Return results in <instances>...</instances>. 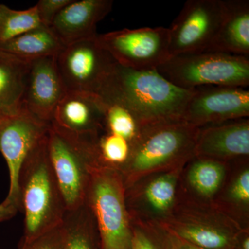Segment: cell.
Instances as JSON below:
<instances>
[{
    "label": "cell",
    "instance_id": "cell-1",
    "mask_svg": "<svg viewBox=\"0 0 249 249\" xmlns=\"http://www.w3.org/2000/svg\"><path fill=\"white\" fill-rule=\"evenodd\" d=\"M193 91L175 86L157 70H133L115 63L97 94L128 109L145 126L182 120Z\"/></svg>",
    "mask_w": 249,
    "mask_h": 249
},
{
    "label": "cell",
    "instance_id": "cell-2",
    "mask_svg": "<svg viewBox=\"0 0 249 249\" xmlns=\"http://www.w3.org/2000/svg\"><path fill=\"white\" fill-rule=\"evenodd\" d=\"M199 127L183 120L145 126L131 144L130 155L119 169L124 187L151 174L184 168L195 157Z\"/></svg>",
    "mask_w": 249,
    "mask_h": 249
},
{
    "label": "cell",
    "instance_id": "cell-3",
    "mask_svg": "<svg viewBox=\"0 0 249 249\" xmlns=\"http://www.w3.org/2000/svg\"><path fill=\"white\" fill-rule=\"evenodd\" d=\"M21 211L27 244L62 224L66 204L49 159L47 134L29 152L19 177Z\"/></svg>",
    "mask_w": 249,
    "mask_h": 249
},
{
    "label": "cell",
    "instance_id": "cell-4",
    "mask_svg": "<svg viewBox=\"0 0 249 249\" xmlns=\"http://www.w3.org/2000/svg\"><path fill=\"white\" fill-rule=\"evenodd\" d=\"M98 133L78 136L51 124L47 132L49 159L67 211L85 204L93 168L100 165L96 151Z\"/></svg>",
    "mask_w": 249,
    "mask_h": 249
},
{
    "label": "cell",
    "instance_id": "cell-5",
    "mask_svg": "<svg viewBox=\"0 0 249 249\" xmlns=\"http://www.w3.org/2000/svg\"><path fill=\"white\" fill-rule=\"evenodd\" d=\"M170 235L204 249H234L242 225L214 203L178 196L169 217L160 223Z\"/></svg>",
    "mask_w": 249,
    "mask_h": 249
},
{
    "label": "cell",
    "instance_id": "cell-6",
    "mask_svg": "<svg viewBox=\"0 0 249 249\" xmlns=\"http://www.w3.org/2000/svg\"><path fill=\"white\" fill-rule=\"evenodd\" d=\"M87 204L97 223L103 249H131L132 228L125 187L119 169L100 164L93 168Z\"/></svg>",
    "mask_w": 249,
    "mask_h": 249
},
{
    "label": "cell",
    "instance_id": "cell-7",
    "mask_svg": "<svg viewBox=\"0 0 249 249\" xmlns=\"http://www.w3.org/2000/svg\"><path fill=\"white\" fill-rule=\"evenodd\" d=\"M157 70L172 84L188 91L206 86L249 85V58L220 52L170 57Z\"/></svg>",
    "mask_w": 249,
    "mask_h": 249
},
{
    "label": "cell",
    "instance_id": "cell-8",
    "mask_svg": "<svg viewBox=\"0 0 249 249\" xmlns=\"http://www.w3.org/2000/svg\"><path fill=\"white\" fill-rule=\"evenodd\" d=\"M98 43L116 63L133 70H157L170 58L168 28L124 29L98 34Z\"/></svg>",
    "mask_w": 249,
    "mask_h": 249
},
{
    "label": "cell",
    "instance_id": "cell-9",
    "mask_svg": "<svg viewBox=\"0 0 249 249\" xmlns=\"http://www.w3.org/2000/svg\"><path fill=\"white\" fill-rule=\"evenodd\" d=\"M224 11V0H188L168 28L170 58L206 52Z\"/></svg>",
    "mask_w": 249,
    "mask_h": 249
},
{
    "label": "cell",
    "instance_id": "cell-10",
    "mask_svg": "<svg viewBox=\"0 0 249 249\" xmlns=\"http://www.w3.org/2000/svg\"><path fill=\"white\" fill-rule=\"evenodd\" d=\"M97 36L65 45L55 57L67 91L97 93L115 65L110 54L98 43Z\"/></svg>",
    "mask_w": 249,
    "mask_h": 249
},
{
    "label": "cell",
    "instance_id": "cell-11",
    "mask_svg": "<svg viewBox=\"0 0 249 249\" xmlns=\"http://www.w3.org/2000/svg\"><path fill=\"white\" fill-rule=\"evenodd\" d=\"M50 124H45L23 109L19 114L0 119V152L9 168L10 186L5 202L21 211L19 177L29 152L47 136Z\"/></svg>",
    "mask_w": 249,
    "mask_h": 249
},
{
    "label": "cell",
    "instance_id": "cell-12",
    "mask_svg": "<svg viewBox=\"0 0 249 249\" xmlns=\"http://www.w3.org/2000/svg\"><path fill=\"white\" fill-rule=\"evenodd\" d=\"M182 170L151 174L125 188L130 219L160 224L169 217L178 201Z\"/></svg>",
    "mask_w": 249,
    "mask_h": 249
},
{
    "label": "cell",
    "instance_id": "cell-13",
    "mask_svg": "<svg viewBox=\"0 0 249 249\" xmlns=\"http://www.w3.org/2000/svg\"><path fill=\"white\" fill-rule=\"evenodd\" d=\"M249 116V91L245 88L206 86L193 90L182 120L201 127Z\"/></svg>",
    "mask_w": 249,
    "mask_h": 249
},
{
    "label": "cell",
    "instance_id": "cell-14",
    "mask_svg": "<svg viewBox=\"0 0 249 249\" xmlns=\"http://www.w3.org/2000/svg\"><path fill=\"white\" fill-rule=\"evenodd\" d=\"M66 91L55 57L29 61L23 109L42 122L51 124L54 110Z\"/></svg>",
    "mask_w": 249,
    "mask_h": 249
},
{
    "label": "cell",
    "instance_id": "cell-15",
    "mask_svg": "<svg viewBox=\"0 0 249 249\" xmlns=\"http://www.w3.org/2000/svg\"><path fill=\"white\" fill-rule=\"evenodd\" d=\"M249 156L248 118L199 127L195 157L231 162Z\"/></svg>",
    "mask_w": 249,
    "mask_h": 249
},
{
    "label": "cell",
    "instance_id": "cell-16",
    "mask_svg": "<svg viewBox=\"0 0 249 249\" xmlns=\"http://www.w3.org/2000/svg\"><path fill=\"white\" fill-rule=\"evenodd\" d=\"M104 103L96 93L67 91L54 110L52 123L78 136L98 133L103 129Z\"/></svg>",
    "mask_w": 249,
    "mask_h": 249
},
{
    "label": "cell",
    "instance_id": "cell-17",
    "mask_svg": "<svg viewBox=\"0 0 249 249\" xmlns=\"http://www.w3.org/2000/svg\"><path fill=\"white\" fill-rule=\"evenodd\" d=\"M112 0H73L60 11L51 29L64 45L98 36L96 27L112 10Z\"/></svg>",
    "mask_w": 249,
    "mask_h": 249
},
{
    "label": "cell",
    "instance_id": "cell-18",
    "mask_svg": "<svg viewBox=\"0 0 249 249\" xmlns=\"http://www.w3.org/2000/svg\"><path fill=\"white\" fill-rule=\"evenodd\" d=\"M229 168L230 162L194 157L181 172L178 196L213 203L225 182Z\"/></svg>",
    "mask_w": 249,
    "mask_h": 249
},
{
    "label": "cell",
    "instance_id": "cell-19",
    "mask_svg": "<svg viewBox=\"0 0 249 249\" xmlns=\"http://www.w3.org/2000/svg\"><path fill=\"white\" fill-rule=\"evenodd\" d=\"M206 52L249 58V0H224L222 20Z\"/></svg>",
    "mask_w": 249,
    "mask_h": 249
},
{
    "label": "cell",
    "instance_id": "cell-20",
    "mask_svg": "<svg viewBox=\"0 0 249 249\" xmlns=\"http://www.w3.org/2000/svg\"><path fill=\"white\" fill-rule=\"evenodd\" d=\"M213 203L242 227L249 228V158L230 162L225 182Z\"/></svg>",
    "mask_w": 249,
    "mask_h": 249
},
{
    "label": "cell",
    "instance_id": "cell-21",
    "mask_svg": "<svg viewBox=\"0 0 249 249\" xmlns=\"http://www.w3.org/2000/svg\"><path fill=\"white\" fill-rule=\"evenodd\" d=\"M29 61L0 52V115L13 116L23 109Z\"/></svg>",
    "mask_w": 249,
    "mask_h": 249
},
{
    "label": "cell",
    "instance_id": "cell-22",
    "mask_svg": "<svg viewBox=\"0 0 249 249\" xmlns=\"http://www.w3.org/2000/svg\"><path fill=\"white\" fill-rule=\"evenodd\" d=\"M64 47L50 27L42 26L1 42L0 52L30 61L44 57H55Z\"/></svg>",
    "mask_w": 249,
    "mask_h": 249
},
{
    "label": "cell",
    "instance_id": "cell-23",
    "mask_svg": "<svg viewBox=\"0 0 249 249\" xmlns=\"http://www.w3.org/2000/svg\"><path fill=\"white\" fill-rule=\"evenodd\" d=\"M62 224L65 235L64 249H103L97 223L86 202L67 211Z\"/></svg>",
    "mask_w": 249,
    "mask_h": 249
},
{
    "label": "cell",
    "instance_id": "cell-24",
    "mask_svg": "<svg viewBox=\"0 0 249 249\" xmlns=\"http://www.w3.org/2000/svg\"><path fill=\"white\" fill-rule=\"evenodd\" d=\"M42 26L36 6L19 11L0 4V43Z\"/></svg>",
    "mask_w": 249,
    "mask_h": 249
},
{
    "label": "cell",
    "instance_id": "cell-25",
    "mask_svg": "<svg viewBox=\"0 0 249 249\" xmlns=\"http://www.w3.org/2000/svg\"><path fill=\"white\" fill-rule=\"evenodd\" d=\"M103 101L104 103L103 130L121 136L132 144L141 129L135 116L128 109L119 103L103 99Z\"/></svg>",
    "mask_w": 249,
    "mask_h": 249
},
{
    "label": "cell",
    "instance_id": "cell-26",
    "mask_svg": "<svg viewBox=\"0 0 249 249\" xmlns=\"http://www.w3.org/2000/svg\"><path fill=\"white\" fill-rule=\"evenodd\" d=\"M96 145L99 163L119 170L127 162L130 155V142L103 129L96 137Z\"/></svg>",
    "mask_w": 249,
    "mask_h": 249
},
{
    "label": "cell",
    "instance_id": "cell-27",
    "mask_svg": "<svg viewBox=\"0 0 249 249\" xmlns=\"http://www.w3.org/2000/svg\"><path fill=\"white\" fill-rule=\"evenodd\" d=\"M131 249H173L170 234L155 223L130 219Z\"/></svg>",
    "mask_w": 249,
    "mask_h": 249
},
{
    "label": "cell",
    "instance_id": "cell-28",
    "mask_svg": "<svg viewBox=\"0 0 249 249\" xmlns=\"http://www.w3.org/2000/svg\"><path fill=\"white\" fill-rule=\"evenodd\" d=\"M65 238L61 224L27 244H21L19 249H64Z\"/></svg>",
    "mask_w": 249,
    "mask_h": 249
},
{
    "label": "cell",
    "instance_id": "cell-29",
    "mask_svg": "<svg viewBox=\"0 0 249 249\" xmlns=\"http://www.w3.org/2000/svg\"><path fill=\"white\" fill-rule=\"evenodd\" d=\"M72 1L73 0H40L35 6L42 25L50 27L59 13Z\"/></svg>",
    "mask_w": 249,
    "mask_h": 249
},
{
    "label": "cell",
    "instance_id": "cell-30",
    "mask_svg": "<svg viewBox=\"0 0 249 249\" xmlns=\"http://www.w3.org/2000/svg\"><path fill=\"white\" fill-rule=\"evenodd\" d=\"M18 211V208L14 205L3 201L0 204V222L9 220L14 217L17 214Z\"/></svg>",
    "mask_w": 249,
    "mask_h": 249
},
{
    "label": "cell",
    "instance_id": "cell-31",
    "mask_svg": "<svg viewBox=\"0 0 249 249\" xmlns=\"http://www.w3.org/2000/svg\"><path fill=\"white\" fill-rule=\"evenodd\" d=\"M234 249H249V229H243L239 233Z\"/></svg>",
    "mask_w": 249,
    "mask_h": 249
},
{
    "label": "cell",
    "instance_id": "cell-32",
    "mask_svg": "<svg viewBox=\"0 0 249 249\" xmlns=\"http://www.w3.org/2000/svg\"><path fill=\"white\" fill-rule=\"evenodd\" d=\"M170 238H171L172 244H173V249H204L191 245V244L180 240V239L175 237V236L170 235Z\"/></svg>",
    "mask_w": 249,
    "mask_h": 249
},
{
    "label": "cell",
    "instance_id": "cell-33",
    "mask_svg": "<svg viewBox=\"0 0 249 249\" xmlns=\"http://www.w3.org/2000/svg\"><path fill=\"white\" fill-rule=\"evenodd\" d=\"M2 117H3V116H2L0 115V119H1V118H2Z\"/></svg>",
    "mask_w": 249,
    "mask_h": 249
},
{
    "label": "cell",
    "instance_id": "cell-34",
    "mask_svg": "<svg viewBox=\"0 0 249 249\" xmlns=\"http://www.w3.org/2000/svg\"></svg>",
    "mask_w": 249,
    "mask_h": 249
}]
</instances>
